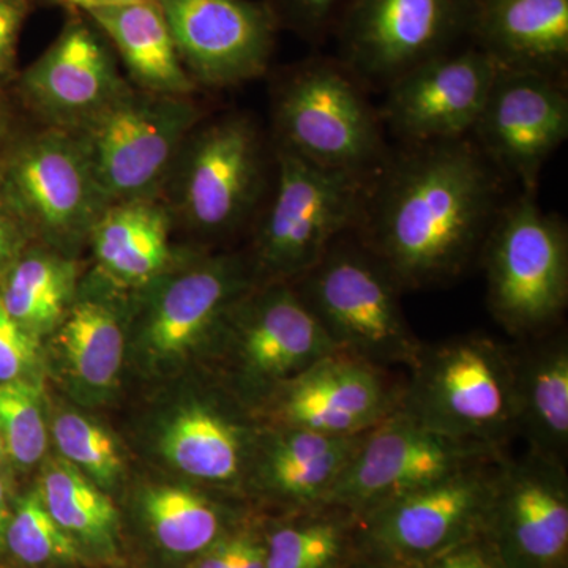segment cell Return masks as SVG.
I'll list each match as a JSON object with an SVG mask.
<instances>
[{
  "label": "cell",
  "instance_id": "5b68a950",
  "mask_svg": "<svg viewBox=\"0 0 568 568\" xmlns=\"http://www.w3.org/2000/svg\"><path fill=\"white\" fill-rule=\"evenodd\" d=\"M339 353L388 369L416 364L424 343L403 313V291L354 233L291 283Z\"/></svg>",
  "mask_w": 568,
  "mask_h": 568
},
{
  "label": "cell",
  "instance_id": "8d00e7d4",
  "mask_svg": "<svg viewBox=\"0 0 568 568\" xmlns=\"http://www.w3.org/2000/svg\"><path fill=\"white\" fill-rule=\"evenodd\" d=\"M31 13V0H0V84L13 78L18 41Z\"/></svg>",
  "mask_w": 568,
  "mask_h": 568
},
{
  "label": "cell",
  "instance_id": "2e32d148",
  "mask_svg": "<svg viewBox=\"0 0 568 568\" xmlns=\"http://www.w3.org/2000/svg\"><path fill=\"white\" fill-rule=\"evenodd\" d=\"M496 63L473 43L420 63L384 89L381 121L399 144L469 138Z\"/></svg>",
  "mask_w": 568,
  "mask_h": 568
},
{
  "label": "cell",
  "instance_id": "44dd1931",
  "mask_svg": "<svg viewBox=\"0 0 568 568\" xmlns=\"http://www.w3.org/2000/svg\"><path fill=\"white\" fill-rule=\"evenodd\" d=\"M470 43L497 69L566 80L568 0H477Z\"/></svg>",
  "mask_w": 568,
  "mask_h": 568
},
{
  "label": "cell",
  "instance_id": "f6af8a7d",
  "mask_svg": "<svg viewBox=\"0 0 568 568\" xmlns=\"http://www.w3.org/2000/svg\"><path fill=\"white\" fill-rule=\"evenodd\" d=\"M227 568H244L235 538L230 541V548H227Z\"/></svg>",
  "mask_w": 568,
  "mask_h": 568
},
{
  "label": "cell",
  "instance_id": "d4e9b609",
  "mask_svg": "<svg viewBox=\"0 0 568 568\" xmlns=\"http://www.w3.org/2000/svg\"><path fill=\"white\" fill-rule=\"evenodd\" d=\"M364 435L328 436L275 426L260 454L257 480L286 503L323 507Z\"/></svg>",
  "mask_w": 568,
  "mask_h": 568
},
{
  "label": "cell",
  "instance_id": "f546056e",
  "mask_svg": "<svg viewBox=\"0 0 568 568\" xmlns=\"http://www.w3.org/2000/svg\"><path fill=\"white\" fill-rule=\"evenodd\" d=\"M144 511L159 544L178 555L211 548L222 526L212 504L185 488L151 489L145 495Z\"/></svg>",
  "mask_w": 568,
  "mask_h": 568
},
{
  "label": "cell",
  "instance_id": "30bf717a",
  "mask_svg": "<svg viewBox=\"0 0 568 568\" xmlns=\"http://www.w3.org/2000/svg\"><path fill=\"white\" fill-rule=\"evenodd\" d=\"M477 0H346L334 29L338 59L368 91L470 43Z\"/></svg>",
  "mask_w": 568,
  "mask_h": 568
},
{
  "label": "cell",
  "instance_id": "60d3db41",
  "mask_svg": "<svg viewBox=\"0 0 568 568\" xmlns=\"http://www.w3.org/2000/svg\"><path fill=\"white\" fill-rule=\"evenodd\" d=\"M17 140L18 138L14 136L13 130H11L9 108H7L2 93H0V160L9 152L11 144Z\"/></svg>",
  "mask_w": 568,
  "mask_h": 568
},
{
  "label": "cell",
  "instance_id": "ee69618b",
  "mask_svg": "<svg viewBox=\"0 0 568 568\" xmlns=\"http://www.w3.org/2000/svg\"><path fill=\"white\" fill-rule=\"evenodd\" d=\"M10 515L9 508H7V491L6 485H3L2 478H0V545L6 540V530L9 526Z\"/></svg>",
  "mask_w": 568,
  "mask_h": 568
},
{
  "label": "cell",
  "instance_id": "836d02e7",
  "mask_svg": "<svg viewBox=\"0 0 568 568\" xmlns=\"http://www.w3.org/2000/svg\"><path fill=\"white\" fill-rule=\"evenodd\" d=\"M55 444L70 465L81 467L99 484L111 485L123 465L112 437L78 414H62L54 424Z\"/></svg>",
  "mask_w": 568,
  "mask_h": 568
},
{
  "label": "cell",
  "instance_id": "6da1fadb",
  "mask_svg": "<svg viewBox=\"0 0 568 568\" xmlns=\"http://www.w3.org/2000/svg\"><path fill=\"white\" fill-rule=\"evenodd\" d=\"M504 178L470 138L399 144L369 178L354 234L402 291L439 286L480 256Z\"/></svg>",
  "mask_w": 568,
  "mask_h": 568
},
{
  "label": "cell",
  "instance_id": "b9f144b4",
  "mask_svg": "<svg viewBox=\"0 0 568 568\" xmlns=\"http://www.w3.org/2000/svg\"><path fill=\"white\" fill-rule=\"evenodd\" d=\"M227 548H230V541L213 545L196 564V568H227Z\"/></svg>",
  "mask_w": 568,
  "mask_h": 568
},
{
  "label": "cell",
  "instance_id": "9a60e30c",
  "mask_svg": "<svg viewBox=\"0 0 568 568\" xmlns=\"http://www.w3.org/2000/svg\"><path fill=\"white\" fill-rule=\"evenodd\" d=\"M130 88L110 41L77 10H69L59 36L20 78L22 102L41 126L71 133Z\"/></svg>",
  "mask_w": 568,
  "mask_h": 568
},
{
  "label": "cell",
  "instance_id": "603a6c76",
  "mask_svg": "<svg viewBox=\"0 0 568 568\" xmlns=\"http://www.w3.org/2000/svg\"><path fill=\"white\" fill-rule=\"evenodd\" d=\"M173 213L162 197L108 205L89 245L99 275L118 290H145L174 267Z\"/></svg>",
  "mask_w": 568,
  "mask_h": 568
},
{
  "label": "cell",
  "instance_id": "f35d334b",
  "mask_svg": "<svg viewBox=\"0 0 568 568\" xmlns=\"http://www.w3.org/2000/svg\"><path fill=\"white\" fill-rule=\"evenodd\" d=\"M493 555L495 552L481 548L480 536H477L414 568H504Z\"/></svg>",
  "mask_w": 568,
  "mask_h": 568
},
{
  "label": "cell",
  "instance_id": "e0dca14e",
  "mask_svg": "<svg viewBox=\"0 0 568 568\" xmlns=\"http://www.w3.org/2000/svg\"><path fill=\"white\" fill-rule=\"evenodd\" d=\"M250 387L272 390L325 355L336 353L293 284L256 283L231 305L219 325Z\"/></svg>",
  "mask_w": 568,
  "mask_h": 568
},
{
  "label": "cell",
  "instance_id": "83f0119b",
  "mask_svg": "<svg viewBox=\"0 0 568 568\" xmlns=\"http://www.w3.org/2000/svg\"><path fill=\"white\" fill-rule=\"evenodd\" d=\"M58 342L82 383L108 387L114 383L123 357V332L119 313L100 295L74 297L58 325Z\"/></svg>",
  "mask_w": 568,
  "mask_h": 568
},
{
  "label": "cell",
  "instance_id": "e575fe53",
  "mask_svg": "<svg viewBox=\"0 0 568 568\" xmlns=\"http://www.w3.org/2000/svg\"><path fill=\"white\" fill-rule=\"evenodd\" d=\"M274 11L280 31L321 44L334 33L336 21L342 14L346 0H265Z\"/></svg>",
  "mask_w": 568,
  "mask_h": 568
},
{
  "label": "cell",
  "instance_id": "d6986e66",
  "mask_svg": "<svg viewBox=\"0 0 568 568\" xmlns=\"http://www.w3.org/2000/svg\"><path fill=\"white\" fill-rule=\"evenodd\" d=\"M276 426L328 436L364 435L399 406L403 386L387 369L332 353L310 365L274 392Z\"/></svg>",
  "mask_w": 568,
  "mask_h": 568
},
{
  "label": "cell",
  "instance_id": "4fadbf2b",
  "mask_svg": "<svg viewBox=\"0 0 568 568\" xmlns=\"http://www.w3.org/2000/svg\"><path fill=\"white\" fill-rule=\"evenodd\" d=\"M183 69L197 89L237 88L264 77L280 32L265 0H156Z\"/></svg>",
  "mask_w": 568,
  "mask_h": 568
},
{
  "label": "cell",
  "instance_id": "ac0fdd59",
  "mask_svg": "<svg viewBox=\"0 0 568 568\" xmlns=\"http://www.w3.org/2000/svg\"><path fill=\"white\" fill-rule=\"evenodd\" d=\"M566 467L530 452L499 463L484 534L504 568H566Z\"/></svg>",
  "mask_w": 568,
  "mask_h": 568
},
{
  "label": "cell",
  "instance_id": "d590c367",
  "mask_svg": "<svg viewBox=\"0 0 568 568\" xmlns=\"http://www.w3.org/2000/svg\"><path fill=\"white\" fill-rule=\"evenodd\" d=\"M37 334L18 323L0 302V383L21 379L37 357Z\"/></svg>",
  "mask_w": 568,
  "mask_h": 568
},
{
  "label": "cell",
  "instance_id": "277c9868",
  "mask_svg": "<svg viewBox=\"0 0 568 568\" xmlns=\"http://www.w3.org/2000/svg\"><path fill=\"white\" fill-rule=\"evenodd\" d=\"M369 178L325 170L274 148V181L253 223L248 261L256 283L295 282L336 239L354 233Z\"/></svg>",
  "mask_w": 568,
  "mask_h": 568
},
{
  "label": "cell",
  "instance_id": "7c38bea8",
  "mask_svg": "<svg viewBox=\"0 0 568 568\" xmlns=\"http://www.w3.org/2000/svg\"><path fill=\"white\" fill-rule=\"evenodd\" d=\"M500 462L473 467L362 515L366 544L388 562L414 568L481 536Z\"/></svg>",
  "mask_w": 568,
  "mask_h": 568
},
{
  "label": "cell",
  "instance_id": "3957f363",
  "mask_svg": "<svg viewBox=\"0 0 568 568\" xmlns=\"http://www.w3.org/2000/svg\"><path fill=\"white\" fill-rule=\"evenodd\" d=\"M274 181V148L246 111L207 114L186 136L162 200L174 223L203 237L253 224Z\"/></svg>",
  "mask_w": 568,
  "mask_h": 568
},
{
  "label": "cell",
  "instance_id": "4dcf8cb0",
  "mask_svg": "<svg viewBox=\"0 0 568 568\" xmlns=\"http://www.w3.org/2000/svg\"><path fill=\"white\" fill-rule=\"evenodd\" d=\"M346 526L334 515L283 526L267 538V568H338L346 555Z\"/></svg>",
  "mask_w": 568,
  "mask_h": 568
},
{
  "label": "cell",
  "instance_id": "52a82bcc",
  "mask_svg": "<svg viewBox=\"0 0 568 568\" xmlns=\"http://www.w3.org/2000/svg\"><path fill=\"white\" fill-rule=\"evenodd\" d=\"M488 306L517 338L551 331L568 302L566 223L537 203V192L506 201L480 252Z\"/></svg>",
  "mask_w": 568,
  "mask_h": 568
},
{
  "label": "cell",
  "instance_id": "74e56055",
  "mask_svg": "<svg viewBox=\"0 0 568 568\" xmlns=\"http://www.w3.org/2000/svg\"><path fill=\"white\" fill-rule=\"evenodd\" d=\"M31 239L28 227L0 186V272L14 263Z\"/></svg>",
  "mask_w": 568,
  "mask_h": 568
},
{
  "label": "cell",
  "instance_id": "8fae6325",
  "mask_svg": "<svg viewBox=\"0 0 568 568\" xmlns=\"http://www.w3.org/2000/svg\"><path fill=\"white\" fill-rule=\"evenodd\" d=\"M506 457L503 448L440 435L396 407L364 435L323 507L358 518L448 477Z\"/></svg>",
  "mask_w": 568,
  "mask_h": 568
},
{
  "label": "cell",
  "instance_id": "cb8c5ba5",
  "mask_svg": "<svg viewBox=\"0 0 568 568\" xmlns=\"http://www.w3.org/2000/svg\"><path fill=\"white\" fill-rule=\"evenodd\" d=\"M110 41L126 80L138 91L196 97L200 89L181 58L156 0L85 11Z\"/></svg>",
  "mask_w": 568,
  "mask_h": 568
},
{
  "label": "cell",
  "instance_id": "ffe728a7",
  "mask_svg": "<svg viewBox=\"0 0 568 568\" xmlns=\"http://www.w3.org/2000/svg\"><path fill=\"white\" fill-rule=\"evenodd\" d=\"M256 284L246 257H204L182 271H168L145 290L149 310L145 342L153 353L171 357L186 353L219 328L231 305Z\"/></svg>",
  "mask_w": 568,
  "mask_h": 568
},
{
  "label": "cell",
  "instance_id": "5bb4252c",
  "mask_svg": "<svg viewBox=\"0 0 568 568\" xmlns=\"http://www.w3.org/2000/svg\"><path fill=\"white\" fill-rule=\"evenodd\" d=\"M469 138L503 178L537 192L541 170L568 138L566 80L497 69Z\"/></svg>",
  "mask_w": 568,
  "mask_h": 568
},
{
  "label": "cell",
  "instance_id": "bcb514c9",
  "mask_svg": "<svg viewBox=\"0 0 568 568\" xmlns=\"http://www.w3.org/2000/svg\"><path fill=\"white\" fill-rule=\"evenodd\" d=\"M48 2L59 3V6L65 7V9L70 10L71 0H48Z\"/></svg>",
  "mask_w": 568,
  "mask_h": 568
},
{
  "label": "cell",
  "instance_id": "9c48e42d",
  "mask_svg": "<svg viewBox=\"0 0 568 568\" xmlns=\"http://www.w3.org/2000/svg\"><path fill=\"white\" fill-rule=\"evenodd\" d=\"M0 186L31 237L63 254L89 244L110 205L77 134L50 126L11 144L0 160Z\"/></svg>",
  "mask_w": 568,
  "mask_h": 568
},
{
  "label": "cell",
  "instance_id": "7a4b0ae2",
  "mask_svg": "<svg viewBox=\"0 0 568 568\" xmlns=\"http://www.w3.org/2000/svg\"><path fill=\"white\" fill-rule=\"evenodd\" d=\"M368 92L336 58L283 67L271 82L272 145L325 170L369 178L390 145Z\"/></svg>",
  "mask_w": 568,
  "mask_h": 568
},
{
  "label": "cell",
  "instance_id": "1f68e13d",
  "mask_svg": "<svg viewBox=\"0 0 568 568\" xmlns=\"http://www.w3.org/2000/svg\"><path fill=\"white\" fill-rule=\"evenodd\" d=\"M0 439L14 462L31 466L47 452L39 390L26 381L0 383Z\"/></svg>",
  "mask_w": 568,
  "mask_h": 568
},
{
  "label": "cell",
  "instance_id": "8992f818",
  "mask_svg": "<svg viewBox=\"0 0 568 568\" xmlns=\"http://www.w3.org/2000/svg\"><path fill=\"white\" fill-rule=\"evenodd\" d=\"M399 407L440 435L496 448L517 435L514 355L491 336L422 346Z\"/></svg>",
  "mask_w": 568,
  "mask_h": 568
},
{
  "label": "cell",
  "instance_id": "ba28073f",
  "mask_svg": "<svg viewBox=\"0 0 568 568\" xmlns=\"http://www.w3.org/2000/svg\"><path fill=\"white\" fill-rule=\"evenodd\" d=\"M207 114L196 97L132 85L73 133L108 204L153 200L162 197L183 142Z\"/></svg>",
  "mask_w": 568,
  "mask_h": 568
},
{
  "label": "cell",
  "instance_id": "4316f807",
  "mask_svg": "<svg viewBox=\"0 0 568 568\" xmlns=\"http://www.w3.org/2000/svg\"><path fill=\"white\" fill-rule=\"evenodd\" d=\"M77 264L50 246L22 250L7 272L0 302L33 334L58 327L77 297Z\"/></svg>",
  "mask_w": 568,
  "mask_h": 568
},
{
  "label": "cell",
  "instance_id": "7bdbcfd3",
  "mask_svg": "<svg viewBox=\"0 0 568 568\" xmlns=\"http://www.w3.org/2000/svg\"><path fill=\"white\" fill-rule=\"evenodd\" d=\"M145 2V0H71L70 10L91 11L102 7L125 6V3Z\"/></svg>",
  "mask_w": 568,
  "mask_h": 568
},
{
  "label": "cell",
  "instance_id": "7402d4cb",
  "mask_svg": "<svg viewBox=\"0 0 568 568\" xmlns=\"http://www.w3.org/2000/svg\"><path fill=\"white\" fill-rule=\"evenodd\" d=\"M528 342L511 349L517 435L528 440L530 454L567 466V334L548 331Z\"/></svg>",
  "mask_w": 568,
  "mask_h": 568
},
{
  "label": "cell",
  "instance_id": "f1b7e54d",
  "mask_svg": "<svg viewBox=\"0 0 568 568\" xmlns=\"http://www.w3.org/2000/svg\"><path fill=\"white\" fill-rule=\"evenodd\" d=\"M54 521L70 536L111 547L118 530V510L80 470L70 463L55 462L48 467L40 493Z\"/></svg>",
  "mask_w": 568,
  "mask_h": 568
},
{
  "label": "cell",
  "instance_id": "ab89813d",
  "mask_svg": "<svg viewBox=\"0 0 568 568\" xmlns=\"http://www.w3.org/2000/svg\"><path fill=\"white\" fill-rule=\"evenodd\" d=\"M235 541H237L244 568H267V552L263 545L256 544L248 537H237Z\"/></svg>",
  "mask_w": 568,
  "mask_h": 568
},
{
  "label": "cell",
  "instance_id": "484cf974",
  "mask_svg": "<svg viewBox=\"0 0 568 568\" xmlns=\"http://www.w3.org/2000/svg\"><path fill=\"white\" fill-rule=\"evenodd\" d=\"M162 448L186 476L211 484H237L252 454V433L222 410L193 406L168 426Z\"/></svg>",
  "mask_w": 568,
  "mask_h": 568
},
{
  "label": "cell",
  "instance_id": "d6a6232c",
  "mask_svg": "<svg viewBox=\"0 0 568 568\" xmlns=\"http://www.w3.org/2000/svg\"><path fill=\"white\" fill-rule=\"evenodd\" d=\"M6 541L18 559L31 566L78 558L73 537L54 521L40 495L22 500L7 526Z\"/></svg>",
  "mask_w": 568,
  "mask_h": 568
},
{
  "label": "cell",
  "instance_id": "7dc6e473",
  "mask_svg": "<svg viewBox=\"0 0 568 568\" xmlns=\"http://www.w3.org/2000/svg\"><path fill=\"white\" fill-rule=\"evenodd\" d=\"M2 452H3V444H2V439H0V458H2Z\"/></svg>",
  "mask_w": 568,
  "mask_h": 568
}]
</instances>
